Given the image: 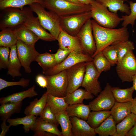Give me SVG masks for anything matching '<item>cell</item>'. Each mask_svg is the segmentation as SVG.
I'll list each match as a JSON object with an SVG mask.
<instances>
[{
  "mask_svg": "<svg viewBox=\"0 0 136 136\" xmlns=\"http://www.w3.org/2000/svg\"><path fill=\"white\" fill-rule=\"evenodd\" d=\"M91 21L96 46V51L92 56L93 58L104 48L115 42L128 40L129 35L127 27L122 26L118 29L108 28L99 25L94 19Z\"/></svg>",
  "mask_w": 136,
  "mask_h": 136,
  "instance_id": "6da1fadb",
  "label": "cell"
},
{
  "mask_svg": "<svg viewBox=\"0 0 136 136\" xmlns=\"http://www.w3.org/2000/svg\"><path fill=\"white\" fill-rule=\"evenodd\" d=\"M29 6L31 10L37 15L42 26L57 40L62 29L60 17L51 11L46 10L39 3H33Z\"/></svg>",
  "mask_w": 136,
  "mask_h": 136,
  "instance_id": "7a4b0ae2",
  "label": "cell"
},
{
  "mask_svg": "<svg viewBox=\"0 0 136 136\" xmlns=\"http://www.w3.org/2000/svg\"><path fill=\"white\" fill-rule=\"evenodd\" d=\"M40 3L59 17L90 11L91 9L90 4L78 5L65 0H41Z\"/></svg>",
  "mask_w": 136,
  "mask_h": 136,
  "instance_id": "3957f363",
  "label": "cell"
},
{
  "mask_svg": "<svg viewBox=\"0 0 136 136\" xmlns=\"http://www.w3.org/2000/svg\"><path fill=\"white\" fill-rule=\"evenodd\" d=\"M0 15V29H13L17 26L23 24L33 15L30 8L24 7L23 10L8 8L1 10Z\"/></svg>",
  "mask_w": 136,
  "mask_h": 136,
  "instance_id": "277c9868",
  "label": "cell"
},
{
  "mask_svg": "<svg viewBox=\"0 0 136 136\" xmlns=\"http://www.w3.org/2000/svg\"><path fill=\"white\" fill-rule=\"evenodd\" d=\"M90 4L92 18L102 26L114 28L122 20L117 13L109 11L107 8L95 0H91Z\"/></svg>",
  "mask_w": 136,
  "mask_h": 136,
  "instance_id": "5b68a950",
  "label": "cell"
},
{
  "mask_svg": "<svg viewBox=\"0 0 136 136\" xmlns=\"http://www.w3.org/2000/svg\"><path fill=\"white\" fill-rule=\"evenodd\" d=\"M45 76L47 82L46 88L48 93L59 97L66 96L68 85L67 70L55 74Z\"/></svg>",
  "mask_w": 136,
  "mask_h": 136,
  "instance_id": "8992f818",
  "label": "cell"
},
{
  "mask_svg": "<svg viewBox=\"0 0 136 136\" xmlns=\"http://www.w3.org/2000/svg\"><path fill=\"white\" fill-rule=\"evenodd\" d=\"M91 18V11L60 17L61 26L67 33L76 36L84 24Z\"/></svg>",
  "mask_w": 136,
  "mask_h": 136,
  "instance_id": "52a82bcc",
  "label": "cell"
},
{
  "mask_svg": "<svg viewBox=\"0 0 136 136\" xmlns=\"http://www.w3.org/2000/svg\"><path fill=\"white\" fill-rule=\"evenodd\" d=\"M93 60V58L89 55L72 51L63 61L50 69L43 71V73L46 75H54L67 70L79 63L92 61Z\"/></svg>",
  "mask_w": 136,
  "mask_h": 136,
  "instance_id": "ba28073f",
  "label": "cell"
},
{
  "mask_svg": "<svg viewBox=\"0 0 136 136\" xmlns=\"http://www.w3.org/2000/svg\"><path fill=\"white\" fill-rule=\"evenodd\" d=\"M116 70L122 82H131L136 75V57L133 51L128 52L117 64Z\"/></svg>",
  "mask_w": 136,
  "mask_h": 136,
  "instance_id": "9c48e42d",
  "label": "cell"
},
{
  "mask_svg": "<svg viewBox=\"0 0 136 136\" xmlns=\"http://www.w3.org/2000/svg\"><path fill=\"white\" fill-rule=\"evenodd\" d=\"M100 75L92 61L86 62L85 72L81 86L93 95H98L101 91L100 82L98 81Z\"/></svg>",
  "mask_w": 136,
  "mask_h": 136,
  "instance_id": "30bf717a",
  "label": "cell"
},
{
  "mask_svg": "<svg viewBox=\"0 0 136 136\" xmlns=\"http://www.w3.org/2000/svg\"><path fill=\"white\" fill-rule=\"evenodd\" d=\"M76 36L80 41L83 53L92 57L96 51V46L90 19L84 24Z\"/></svg>",
  "mask_w": 136,
  "mask_h": 136,
  "instance_id": "8fae6325",
  "label": "cell"
},
{
  "mask_svg": "<svg viewBox=\"0 0 136 136\" xmlns=\"http://www.w3.org/2000/svg\"><path fill=\"white\" fill-rule=\"evenodd\" d=\"M112 87L107 83L104 90L97 97L90 102L89 105L92 111L108 110L111 109L116 101L111 91Z\"/></svg>",
  "mask_w": 136,
  "mask_h": 136,
  "instance_id": "7c38bea8",
  "label": "cell"
},
{
  "mask_svg": "<svg viewBox=\"0 0 136 136\" xmlns=\"http://www.w3.org/2000/svg\"><path fill=\"white\" fill-rule=\"evenodd\" d=\"M16 46L18 56L22 66L26 73H31L32 71L30 64L35 61L39 53L36 50L35 46L27 44L19 40L17 41Z\"/></svg>",
  "mask_w": 136,
  "mask_h": 136,
  "instance_id": "4fadbf2b",
  "label": "cell"
},
{
  "mask_svg": "<svg viewBox=\"0 0 136 136\" xmlns=\"http://www.w3.org/2000/svg\"><path fill=\"white\" fill-rule=\"evenodd\" d=\"M86 62L78 63L67 70L68 85L67 94L82 86L85 72Z\"/></svg>",
  "mask_w": 136,
  "mask_h": 136,
  "instance_id": "5bb4252c",
  "label": "cell"
},
{
  "mask_svg": "<svg viewBox=\"0 0 136 136\" xmlns=\"http://www.w3.org/2000/svg\"><path fill=\"white\" fill-rule=\"evenodd\" d=\"M59 48L83 53L81 45L76 36L71 35L62 29L57 40Z\"/></svg>",
  "mask_w": 136,
  "mask_h": 136,
  "instance_id": "9a60e30c",
  "label": "cell"
},
{
  "mask_svg": "<svg viewBox=\"0 0 136 136\" xmlns=\"http://www.w3.org/2000/svg\"><path fill=\"white\" fill-rule=\"evenodd\" d=\"M25 27L32 31L39 39L49 41L56 40L50 33L48 32L40 24L38 17L33 14L30 16L23 24Z\"/></svg>",
  "mask_w": 136,
  "mask_h": 136,
  "instance_id": "2e32d148",
  "label": "cell"
},
{
  "mask_svg": "<svg viewBox=\"0 0 136 136\" xmlns=\"http://www.w3.org/2000/svg\"><path fill=\"white\" fill-rule=\"evenodd\" d=\"M73 136H95L94 129L91 127L87 122L76 117H70Z\"/></svg>",
  "mask_w": 136,
  "mask_h": 136,
  "instance_id": "e0dca14e",
  "label": "cell"
},
{
  "mask_svg": "<svg viewBox=\"0 0 136 136\" xmlns=\"http://www.w3.org/2000/svg\"><path fill=\"white\" fill-rule=\"evenodd\" d=\"M12 29L18 40L28 45L35 46L39 39L32 31L23 24L17 26Z\"/></svg>",
  "mask_w": 136,
  "mask_h": 136,
  "instance_id": "ac0fdd59",
  "label": "cell"
},
{
  "mask_svg": "<svg viewBox=\"0 0 136 136\" xmlns=\"http://www.w3.org/2000/svg\"><path fill=\"white\" fill-rule=\"evenodd\" d=\"M10 48V52L7 68V74L13 78L21 76L20 69L22 66L18 56L16 45L12 46Z\"/></svg>",
  "mask_w": 136,
  "mask_h": 136,
  "instance_id": "d6986e66",
  "label": "cell"
},
{
  "mask_svg": "<svg viewBox=\"0 0 136 136\" xmlns=\"http://www.w3.org/2000/svg\"><path fill=\"white\" fill-rule=\"evenodd\" d=\"M131 101L119 103L116 101L111 109V115L118 124L131 113L130 107Z\"/></svg>",
  "mask_w": 136,
  "mask_h": 136,
  "instance_id": "ffe728a7",
  "label": "cell"
},
{
  "mask_svg": "<svg viewBox=\"0 0 136 136\" xmlns=\"http://www.w3.org/2000/svg\"><path fill=\"white\" fill-rule=\"evenodd\" d=\"M35 86L33 85L27 90L2 97L0 99V103L1 105L10 102L21 101L26 98H31L36 96L38 94L35 90Z\"/></svg>",
  "mask_w": 136,
  "mask_h": 136,
  "instance_id": "44dd1931",
  "label": "cell"
},
{
  "mask_svg": "<svg viewBox=\"0 0 136 136\" xmlns=\"http://www.w3.org/2000/svg\"><path fill=\"white\" fill-rule=\"evenodd\" d=\"M48 93H44L39 99H35L25 109L24 114L26 115H40L47 104Z\"/></svg>",
  "mask_w": 136,
  "mask_h": 136,
  "instance_id": "7402d4cb",
  "label": "cell"
},
{
  "mask_svg": "<svg viewBox=\"0 0 136 136\" xmlns=\"http://www.w3.org/2000/svg\"><path fill=\"white\" fill-rule=\"evenodd\" d=\"M94 97L93 94L81 88L67 94L64 97V99L68 105H71L83 103L84 100L92 99Z\"/></svg>",
  "mask_w": 136,
  "mask_h": 136,
  "instance_id": "603a6c76",
  "label": "cell"
},
{
  "mask_svg": "<svg viewBox=\"0 0 136 136\" xmlns=\"http://www.w3.org/2000/svg\"><path fill=\"white\" fill-rule=\"evenodd\" d=\"M91 110L89 105L83 103L69 105L65 110L70 117L75 116L85 121L87 120Z\"/></svg>",
  "mask_w": 136,
  "mask_h": 136,
  "instance_id": "cb8c5ba5",
  "label": "cell"
},
{
  "mask_svg": "<svg viewBox=\"0 0 136 136\" xmlns=\"http://www.w3.org/2000/svg\"><path fill=\"white\" fill-rule=\"evenodd\" d=\"M99 3L108 8L109 11L117 13L118 11L124 13L127 15L130 13V8L128 5L124 4V1L128 0H95Z\"/></svg>",
  "mask_w": 136,
  "mask_h": 136,
  "instance_id": "d4e9b609",
  "label": "cell"
},
{
  "mask_svg": "<svg viewBox=\"0 0 136 136\" xmlns=\"http://www.w3.org/2000/svg\"><path fill=\"white\" fill-rule=\"evenodd\" d=\"M136 120V115L131 113L117 124L114 136H126L134 126Z\"/></svg>",
  "mask_w": 136,
  "mask_h": 136,
  "instance_id": "484cf974",
  "label": "cell"
},
{
  "mask_svg": "<svg viewBox=\"0 0 136 136\" xmlns=\"http://www.w3.org/2000/svg\"><path fill=\"white\" fill-rule=\"evenodd\" d=\"M9 103L1 104L0 106V116L2 121L7 120L13 114L19 113L21 110L22 101Z\"/></svg>",
  "mask_w": 136,
  "mask_h": 136,
  "instance_id": "4316f807",
  "label": "cell"
},
{
  "mask_svg": "<svg viewBox=\"0 0 136 136\" xmlns=\"http://www.w3.org/2000/svg\"><path fill=\"white\" fill-rule=\"evenodd\" d=\"M116 123L111 115L99 126L94 129L99 136H114L116 132Z\"/></svg>",
  "mask_w": 136,
  "mask_h": 136,
  "instance_id": "83f0119b",
  "label": "cell"
},
{
  "mask_svg": "<svg viewBox=\"0 0 136 136\" xmlns=\"http://www.w3.org/2000/svg\"><path fill=\"white\" fill-rule=\"evenodd\" d=\"M56 120L60 126L62 136H73L70 117L65 110L56 114Z\"/></svg>",
  "mask_w": 136,
  "mask_h": 136,
  "instance_id": "f1b7e54d",
  "label": "cell"
},
{
  "mask_svg": "<svg viewBox=\"0 0 136 136\" xmlns=\"http://www.w3.org/2000/svg\"><path fill=\"white\" fill-rule=\"evenodd\" d=\"M111 115L110 111H93L90 113L87 122L91 127L95 129L99 126Z\"/></svg>",
  "mask_w": 136,
  "mask_h": 136,
  "instance_id": "f546056e",
  "label": "cell"
},
{
  "mask_svg": "<svg viewBox=\"0 0 136 136\" xmlns=\"http://www.w3.org/2000/svg\"><path fill=\"white\" fill-rule=\"evenodd\" d=\"M135 90L132 86L130 88L122 89L118 87H112L111 91L116 101L126 103L132 101L133 93Z\"/></svg>",
  "mask_w": 136,
  "mask_h": 136,
  "instance_id": "4dcf8cb0",
  "label": "cell"
},
{
  "mask_svg": "<svg viewBox=\"0 0 136 136\" xmlns=\"http://www.w3.org/2000/svg\"><path fill=\"white\" fill-rule=\"evenodd\" d=\"M37 118V116L34 115H26L23 117L14 119L9 118L7 119V122L11 126L23 125L25 132L27 133L29 130H32Z\"/></svg>",
  "mask_w": 136,
  "mask_h": 136,
  "instance_id": "1f68e13d",
  "label": "cell"
},
{
  "mask_svg": "<svg viewBox=\"0 0 136 136\" xmlns=\"http://www.w3.org/2000/svg\"><path fill=\"white\" fill-rule=\"evenodd\" d=\"M58 125L44 121L40 117H37L32 130L45 131L56 135L62 136L61 132L58 128Z\"/></svg>",
  "mask_w": 136,
  "mask_h": 136,
  "instance_id": "d6a6232c",
  "label": "cell"
},
{
  "mask_svg": "<svg viewBox=\"0 0 136 136\" xmlns=\"http://www.w3.org/2000/svg\"><path fill=\"white\" fill-rule=\"evenodd\" d=\"M47 104L55 114L65 110L69 105L65 102L64 97L55 96L48 93Z\"/></svg>",
  "mask_w": 136,
  "mask_h": 136,
  "instance_id": "836d02e7",
  "label": "cell"
},
{
  "mask_svg": "<svg viewBox=\"0 0 136 136\" xmlns=\"http://www.w3.org/2000/svg\"><path fill=\"white\" fill-rule=\"evenodd\" d=\"M18 40L12 29H4L0 32V47L10 48L16 45Z\"/></svg>",
  "mask_w": 136,
  "mask_h": 136,
  "instance_id": "e575fe53",
  "label": "cell"
},
{
  "mask_svg": "<svg viewBox=\"0 0 136 136\" xmlns=\"http://www.w3.org/2000/svg\"><path fill=\"white\" fill-rule=\"evenodd\" d=\"M43 69V71L50 69L57 64L54 54L48 52L39 53L35 60Z\"/></svg>",
  "mask_w": 136,
  "mask_h": 136,
  "instance_id": "d590c367",
  "label": "cell"
},
{
  "mask_svg": "<svg viewBox=\"0 0 136 136\" xmlns=\"http://www.w3.org/2000/svg\"><path fill=\"white\" fill-rule=\"evenodd\" d=\"M41 0H0V9L1 10L8 8L23 9L25 6L32 3H40Z\"/></svg>",
  "mask_w": 136,
  "mask_h": 136,
  "instance_id": "8d00e7d4",
  "label": "cell"
},
{
  "mask_svg": "<svg viewBox=\"0 0 136 136\" xmlns=\"http://www.w3.org/2000/svg\"><path fill=\"white\" fill-rule=\"evenodd\" d=\"M93 58V64L100 75L102 72H106L110 69L111 65L102 51L97 54Z\"/></svg>",
  "mask_w": 136,
  "mask_h": 136,
  "instance_id": "74e56055",
  "label": "cell"
},
{
  "mask_svg": "<svg viewBox=\"0 0 136 136\" xmlns=\"http://www.w3.org/2000/svg\"><path fill=\"white\" fill-rule=\"evenodd\" d=\"M112 44L114 45L117 50L118 62L121 60L128 52L133 51L135 48L133 42L129 40L118 41Z\"/></svg>",
  "mask_w": 136,
  "mask_h": 136,
  "instance_id": "f35d334b",
  "label": "cell"
},
{
  "mask_svg": "<svg viewBox=\"0 0 136 136\" xmlns=\"http://www.w3.org/2000/svg\"><path fill=\"white\" fill-rule=\"evenodd\" d=\"M129 3L130 13L129 15L122 16L121 18L123 21L122 24L123 27H127L128 25L130 24L133 27L136 20V2L130 1Z\"/></svg>",
  "mask_w": 136,
  "mask_h": 136,
  "instance_id": "ab89813d",
  "label": "cell"
},
{
  "mask_svg": "<svg viewBox=\"0 0 136 136\" xmlns=\"http://www.w3.org/2000/svg\"><path fill=\"white\" fill-rule=\"evenodd\" d=\"M103 54L113 66L118 62L117 50L114 45L112 44L104 48L101 51Z\"/></svg>",
  "mask_w": 136,
  "mask_h": 136,
  "instance_id": "60d3db41",
  "label": "cell"
},
{
  "mask_svg": "<svg viewBox=\"0 0 136 136\" xmlns=\"http://www.w3.org/2000/svg\"><path fill=\"white\" fill-rule=\"evenodd\" d=\"M40 116V117L44 121L57 125L59 124L56 120V114L47 104Z\"/></svg>",
  "mask_w": 136,
  "mask_h": 136,
  "instance_id": "b9f144b4",
  "label": "cell"
},
{
  "mask_svg": "<svg viewBox=\"0 0 136 136\" xmlns=\"http://www.w3.org/2000/svg\"><path fill=\"white\" fill-rule=\"evenodd\" d=\"M30 80L24 78H21L18 81L10 82L0 78V90L7 87L15 85H19L24 88L28 86Z\"/></svg>",
  "mask_w": 136,
  "mask_h": 136,
  "instance_id": "7bdbcfd3",
  "label": "cell"
},
{
  "mask_svg": "<svg viewBox=\"0 0 136 136\" xmlns=\"http://www.w3.org/2000/svg\"><path fill=\"white\" fill-rule=\"evenodd\" d=\"M10 52V48L0 47V69H6L8 65Z\"/></svg>",
  "mask_w": 136,
  "mask_h": 136,
  "instance_id": "ee69618b",
  "label": "cell"
},
{
  "mask_svg": "<svg viewBox=\"0 0 136 136\" xmlns=\"http://www.w3.org/2000/svg\"><path fill=\"white\" fill-rule=\"evenodd\" d=\"M72 51L59 48L56 52L54 54L57 64L61 63L64 60Z\"/></svg>",
  "mask_w": 136,
  "mask_h": 136,
  "instance_id": "f6af8a7d",
  "label": "cell"
},
{
  "mask_svg": "<svg viewBox=\"0 0 136 136\" xmlns=\"http://www.w3.org/2000/svg\"><path fill=\"white\" fill-rule=\"evenodd\" d=\"M36 81L40 87L44 88H46L47 82L45 76L41 74L38 75L36 77Z\"/></svg>",
  "mask_w": 136,
  "mask_h": 136,
  "instance_id": "bcb514c9",
  "label": "cell"
},
{
  "mask_svg": "<svg viewBox=\"0 0 136 136\" xmlns=\"http://www.w3.org/2000/svg\"><path fill=\"white\" fill-rule=\"evenodd\" d=\"M6 120L3 121V122L1 124V126L2 131L0 134V136H5L11 126L9 125H7L6 124Z\"/></svg>",
  "mask_w": 136,
  "mask_h": 136,
  "instance_id": "7dc6e473",
  "label": "cell"
},
{
  "mask_svg": "<svg viewBox=\"0 0 136 136\" xmlns=\"http://www.w3.org/2000/svg\"><path fill=\"white\" fill-rule=\"evenodd\" d=\"M34 131L33 136H54L55 135L46 132L40 131Z\"/></svg>",
  "mask_w": 136,
  "mask_h": 136,
  "instance_id": "c3c4849f",
  "label": "cell"
},
{
  "mask_svg": "<svg viewBox=\"0 0 136 136\" xmlns=\"http://www.w3.org/2000/svg\"><path fill=\"white\" fill-rule=\"evenodd\" d=\"M130 110L131 113L136 115V97L133 98L131 101Z\"/></svg>",
  "mask_w": 136,
  "mask_h": 136,
  "instance_id": "681fc988",
  "label": "cell"
},
{
  "mask_svg": "<svg viewBox=\"0 0 136 136\" xmlns=\"http://www.w3.org/2000/svg\"><path fill=\"white\" fill-rule=\"evenodd\" d=\"M126 136H136V120L134 126L128 132Z\"/></svg>",
  "mask_w": 136,
  "mask_h": 136,
  "instance_id": "f907efd6",
  "label": "cell"
},
{
  "mask_svg": "<svg viewBox=\"0 0 136 136\" xmlns=\"http://www.w3.org/2000/svg\"><path fill=\"white\" fill-rule=\"evenodd\" d=\"M66 1L70 2L71 3L75 4H76L79 5H84L83 4L80 2L78 0H65Z\"/></svg>",
  "mask_w": 136,
  "mask_h": 136,
  "instance_id": "816d5d0a",
  "label": "cell"
},
{
  "mask_svg": "<svg viewBox=\"0 0 136 136\" xmlns=\"http://www.w3.org/2000/svg\"><path fill=\"white\" fill-rule=\"evenodd\" d=\"M132 81L133 82V86L136 92V75L132 77Z\"/></svg>",
  "mask_w": 136,
  "mask_h": 136,
  "instance_id": "f5cc1de1",
  "label": "cell"
},
{
  "mask_svg": "<svg viewBox=\"0 0 136 136\" xmlns=\"http://www.w3.org/2000/svg\"><path fill=\"white\" fill-rule=\"evenodd\" d=\"M81 3L84 4L89 5L91 0H78Z\"/></svg>",
  "mask_w": 136,
  "mask_h": 136,
  "instance_id": "db71d44e",
  "label": "cell"
}]
</instances>
